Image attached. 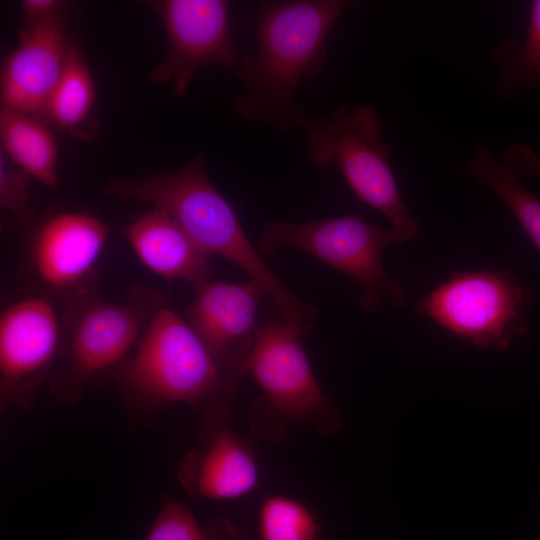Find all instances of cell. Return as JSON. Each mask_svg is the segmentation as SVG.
<instances>
[{
  "instance_id": "1",
  "label": "cell",
  "mask_w": 540,
  "mask_h": 540,
  "mask_svg": "<svg viewBox=\"0 0 540 540\" xmlns=\"http://www.w3.org/2000/svg\"><path fill=\"white\" fill-rule=\"evenodd\" d=\"M348 6L343 0L261 1L257 4V49L241 53L233 72L244 90L235 112L283 131L303 124L307 114L294 94L305 77L320 73L327 37Z\"/></svg>"
},
{
  "instance_id": "2",
  "label": "cell",
  "mask_w": 540,
  "mask_h": 540,
  "mask_svg": "<svg viewBox=\"0 0 540 540\" xmlns=\"http://www.w3.org/2000/svg\"><path fill=\"white\" fill-rule=\"evenodd\" d=\"M105 191L118 199L147 202L167 212L207 253L217 254L246 272L286 323L303 332L315 325L317 307L288 290L265 265L231 205L208 178L204 156L172 172L138 178L111 177Z\"/></svg>"
},
{
  "instance_id": "3",
  "label": "cell",
  "mask_w": 540,
  "mask_h": 540,
  "mask_svg": "<svg viewBox=\"0 0 540 540\" xmlns=\"http://www.w3.org/2000/svg\"><path fill=\"white\" fill-rule=\"evenodd\" d=\"M112 378L138 409L155 410L182 401L200 415L227 404L239 379L217 363L192 326L166 304Z\"/></svg>"
},
{
  "instance_id": "4",
  "label": "cell",
  "mask_w": 540,
  "mask_h": 540,
  "mask_svg": "<svg viewBox=\"0 0 540 540\" xmlns=\"http://www.w3.org/2000/svg\"><path fill=\"white\" fill-rule=\"evenodd\" d=\"M58 360L49 379L53 395L75 403L85 389L127 358L155 314L166 304L152 288L132 287L122 303L102 299L94 284L67 300Z\"/></svg>"
},
{
  "instance_id": "5",
  "label": "cell",
  "mask_w": 540,
  "mask_h": 540,
  "mask_svg": "<svg viewBox=\"0 0 540 540\" xmlns=\"http://www.w3.org/2000/svg\"><path fill=\"white\" fill-rule=\"evenodd\" d=\"M303 335L285 321H271L256 330L243 365L244 373L250 372L264 393L248 412L255 437L280 440L296 422L326 436L343 425L340 411L316 380Z\"/></svg>"
},
{
  "instance_id": "6",
  "label": "cell",
  "mask_w": 540,
  "mask_h": 540,
  "mask_svg": "<svg viewBox=\"0 0 540 540\" xmlns=\"http://www.w3.org/2000/svg\"><path fill=\"white\" fill-rule=\"evenodd\" d=\"M301 127L313 165L335 163L357 198L388 219L398 243L416 236L419 223L401 198L373 106L343 105L330 117L308 115Z\"/></svg>"
},
{
  "instance_id": "7",
  "label": "cell",
  "mask_w": 540,
  "mask_h": 540,
  "mask_svg": "<svg viewBox=\"0 0 540 540\" xmlns=\"http://www.w3.org/2000/svg\"><path fill=\"white\" fill-rule=\"evenodd\" d=\"M390 243H398L390 227L375 226L350 214L301 223L268 221L259 247L264 254L280 246L307 252L352 278L360 288L361 308L375 311L383 302L402 308L407 301L401 282L390 277L383 266V252Z\"/></svg>"
},
{
  "instance_id": "8",
  "label": "cell",
  "mask_w": 540,
  "mask_h": 540,
  "mask_svg": "<svg viewBox=\"0 0 540 540\" xmlns=\"http://www.w3.org/2000/svg\"><path fill=\"white\" fill-rule=\"evenodd\" d=\"M532 289L509 270L460 271L415 303L416 310L454 337L506 350L528 331Z\"/></svg>"
},
{
  "instance_id": "9",
  "label": "cell",
  "mask_w": 540,
  "mask_h": 540,
  "mask_svg": "<svg viewBox=\"0 0 540 540\" xmlns=\"http://www.w3.org/2000/svg\"><path fill=\"white\" fill-rule=\"evenodd\" d=\"M62 325L44 296L20 299L0 316L1 408L35 406L37 388L48 381L58 360Z\"/></svg>"
},
{
  "instance_id": "10",
  "label": "cell",
  "mask_w": 540,
  "mask_h": 540,
  "mask_svg": "<svg viewBox=\"0 0 540 540\" xmlns=\"http://www.w3.org/2000/svg\"><path fill=\"white\" fill-rule=\"evenodd\" d=\"M167 35V52L150 77L173 83L183 95L198 69L217 64L233 70L241 52L231 36L230 5L225 0H163L154 2Z\"/></svg>"
},
{
  "instance_id": "11",
  "label": "cell",
  "mask_w": 540,
  "mask_h": 540,
  "mask_svg": "<svg viewBox=\"0 0 540 540\" xmlns=\"http://www.w3.org/2000/svg\"><path fill=\"white\" fill-rule=\"evenodd\" d=\"M197 447L182 459L181 485L193 496L211 500L237 499L255 490L259 481L256 445L232 426L227 404L206 410Z\"/></svg>"
},
{
  "instance_id": "12",
  "label": "cell",
  "mask_w": 540,
  "mask_h": 540,
  "mask_svg": "<svg viewBox=\"0 0 540 540\" xmlns=\"http://www.w3.org/2000/svg\"><path fill=\"white\" fill-rule=\"evenodd\" d=\"M108 237L100 220L78 212L58 213L35 231L30 265L38 281L68 300L94 284L93 266Z\"/></svg>"
},
{
  "instance_id": "13",
  "label": "cell",
  "mask_w": 540,
  "mask_h": 540,
  "mask_svg": "<svg viewBox=\"0 0 540 540\" xmlns=\"http://www.w3.org/2000/svg\"><path fill=\"white\" fill-rule=\"evenodd\" d=\"M265 295L252 281L227 283L207 280L195 285L188 323L206 344L217 363L240 378L252 346L259 302Z\"/></svg>"
},
{
  "instance_id": "14",
  "label": "cell",
  "mask_w": 540,
  "mask_h": 540,
  "mask_svg": "<svg viewBox=\"0 0 540 540\" xmlns=\"http://www.w3.org/2000/svg\"><path fill=\"white\" fill-rule=\"evenodd\" d=\"M65 15L21 30L18 44L1 66L3 108L41 121L47 119L48 105L63 72L69 42Z\"/></svg>"
},
{
  "instance_id": "15",
  "label": "cell",
  "mask_w": 540,
  "mask_h": 540,
  "mask_svg": "<svg viewBox=\"0 0 540 540\" xmlns=\"http://www.w3.org/2000/svg\"><path fill=\"white\" fill-rule=\"evenodd\" d=\"M141 262L167 279L210 280V254L167 212L154 208L120 227Z\"/></svg>"
},
{
  "instance_id": "16",
  "label": "cell",
  "mask_w": 540,
  "mask_h": 540,
  "mask_svg": "<svg viewBox=\"0 0 540 540\" xmlns=\"http://www.w3.org/2000/svg\"><path fill=\"white\" fill-rule=\"evenodd\" d=\"M539 168L540 161L533 151L516 144L505 151L501 163L492 158L487 147H478L464 171L506 204L540 252V200L520 181L522 175L534 177Z\"/></svg>"
},
{
  "instance_id": "17",
  "label": "cell",
  "mask_w": 540,
  "mask_h": 540,
  "mask_svg": "<svg viewBox=\"0 0 540 540\" xmlns=\"http://www.w3.org/2000/svg\"><path fill=\"white\" fill-rule=\"evenodd\" d=\"M0 139L2 151L20 169L47 187L57 185V145L43 121L1 107Z\"/></svg>"
},
{
  "instance_id": "18",
  "label": "cell",
  "mask_w": 540,
  "mask_h": 540,
  "mask_svg": "<svg viewBox=\"0 0 540 540\" xmlns=\"http://www.w3.org/2000/svg\"><path fill=\"white\" fill-rule=\"evenodd\" d=\"M95 101V85L84 54L69 39L63 72L50 99L47 119L75 136L86 137L84 126Z\"/></svg>"
},
{
  "instance_id": "19",
  "label": "cell",
  "mask_w": 540,
  "mask_h": 540,
  "mask_svg": "<svg viewBox=\"0 0 540 540\" xmlns=\"http://www.w3.org/2000/svg\"><path fill=\"white\" fill-rule=\"evenodd\" d=\"M146 540H249V537L227 519L200 525L188 506L165 495Z\"/></svg>"
},
{
  "instance_id": "20",
  "label": "cell",
  "mask_w": 540,
  "mask_h": 540,
  "mask_svg": "<svg viewBox=\"0 0 540 540\" xmlns=\"http://www.w3.org/2000/svg\"><path fill=\"white\" fill-rule=\"evenodd\" d=\"M321 527L311 510L287 495L266 498L259 511L261 540H322Z\"/></svg>"
},
{
  "instance_id": "21",
  "label": "cell",
  "mask_w": 540,
  "mask_h": 540,
  "mask_svg": "<svg viewBox=\"0 0 540 540\" xmlns=\"http://www.w3.org/2000/svg\"><path fill=\"white\" fill-rule=\"evenodd\" d=\"M5 155H0V207L13 214L24 222H30L34 218V212L30 207L29 185L31 175L18 168H9L6 164Z\"/></svg>"
},
{
  "instance_id": "22",
  "label": "cell",
  "mask_w": 540,
  "mask_h": 540,
  "mask_svg": "<svg viewBox=\"0 0 540 540\" xmlns=\"http://www.w3.org/2000/svg\"><path fill=\"white\" fill-rule=\"evenodd\" d=\"M512 75L523 86H534L540 82V0L533 1L531 5L526 41Z\"/></svg>"
},
{
  "instance_id": "23",
  "label": "cell",
  "mask_w": 540,
  "mask_h": 540,
  "mask_svg": "<svg viewBox=\"0 0 540 540\" xmlns=\"http://www.w3.org/2000/svg\"><path fill=\"white\" fill-rule=\"evenodd\" d=\"M22 23L29 28L66 14L68 2L61 0L21 1Z\"/></svg>"
}]
</instances>
